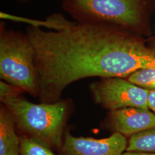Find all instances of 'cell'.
<instances>
[{
  "instance_id": "obj_1",
  "label": "cell",
  "mask_w": 155,
  "mask_h": 155,
  "mask_svg": "<svg viewBox=\"0 0 155 155\" xmlns=\"http://www.w3.org/2000/svg\"><path fill=\"white\" fill-rule=\"evenodd\" d=\"M35 51L39 101L55 103L68 86L89 77L128 78L155 67V51L125 29L106 24L74 22L61 31L29 26Z\"/></svg>"
},
{
  "instance_id": "obj_2",
  "label": "cell",
  "mask_w": 155,
  "mask_h": 155,
  "mask_svg": "<svg viewBox=\"0 0 155 155\" xmlns=\"http://www.w3.org/2000/svg\"><path fill=\"white\" fill-rule=\"evenodd\" d=\"M21 89L0 82V101L10 111L19 136H24L59 150L63 143L67 123L74 111L71 99L52 104H33L21 94Z\"/></svg>"
},
{
  "instance_id": "obj_3",
  "label": "cell",
  "mask_w": 155,
  "mask_h": 155,
  "mask_svg": "<svg viewBox=\"0 0 155 155\" xmlns=\"http://www.w3.org/2000/svg\"><path fill=\"white\" fill-rule=\"evenodd\" d=\"M0 23V78L1 81L38 97L39 84L35 51L27 35L8 29Z\"/></svg>"
},
{
  "instance_id": "obj_4",
  "label": "cell",
  "mask_w": 155,
  "mask_h": 155,
  "mask_svg": "<svg viewBox=\"0 0 155 155\" xmlns=\"http://www.w3.org/2000/svg\"><path fill=\"white\" fill-rule=\"evenodd\" d=\"M145 0H62L63 9L78 23L106 24L123 29L140 27Z\"/></svg>"
},
{
  "instance_id": "obj_5",
  "label": "cell",
  "mask_w": 155,
  "mask_h": 155,
  "mask_svg": "<svg viewBox=\"0 0 155 155\" xmlns=\"http://www.w3.org/2000/svg\"><path fill=\"white\" fill-rule=\"evenodd\" d=\"M94 102L107 110L135 107L149 109L150 91L123 78H105L90 84Z\"/></svg>"
},
{
  "instance_id": "obj_6",
  "label": "cell",
  "mask_w": 155,
  "mask_h": 155,
  "mask_svg": "<svg viewBox=\"0 0 155 155\" xmlns=\"http://www.w3.org/2000/svg\"><path fill=\"white\" fill-rule=\"evenodd\" d=\"M127 137L114 132L110 137L96 139L75 137L66 130L60 155H122L127 150Z\"/></svg>"
},
{
  "instance_id": "obj_7",
  "label": "cell",
  "mask_w": 155,
  "mask_h": 155,
  "mask_svg": "<svg viewBox=\"0 0 155 155\" xmlns=\"http://www.w3.org/2000/svg\"><path fill=\"white\" fill-rule=\"evenodd\" d=\"M107 122L114 133L130 137L155 127V114L150 109L130 107L111 111Z\"/></svg>"
},
{
  "instance_id": "obj_8",
  "label": "cell",
  "mask_w": 155,
  "mask_h": 155,
  "mask_svg": "<svg viewBox=\"0 0 155 155\" xmlns=\"http://www.w3.org/2000/svg\"><path fill=\"white\" fill-rule=\"evenodd\" d=\"M15 120L3 104L0 107V155H20V139Z\"/></svg>"
},
{
  "instance_id": "obj_9",
  "label": "cell",
  "mask_w": 155,
  "mask_h": 155,
  "mask_svg": "<svg viewBox=\"0 0 155 155\" xmlns=\"http://www.w3.org/2000/svg\"><path fill=\"white\" fill-rule=\"evenodd\" d=\"M0 16L1 18H5L16 21H21L27 23L31 27L40 28V27L44 26L48 28H52L55 31L63 30L72 25L74 22L68 20L61 14H54L49 17L47 20L44 21L16 16L6 14L4 12H1Z\"/></svg>"
},
{
  "instance_id": "obj_10",
  "label": "cell",
  "mask_w": 155,
  "mask_h": 155,
  "mask_svg": "<svg viewBox=\"0 0 155 155\" xmlns=\"http://www.w3.org/2000/svg\"><path fill=\"white\" fill-rule=\"evenodd\" d=\"M126 151L155 153V127L131 136Z\"/></svg>"
},
{
  "instance_id": "obj_11",
  "label": "cell",
  "mask_w": 155,
  "mask_h": 155,
  "mask_svg": "<svg viewBox=\"0 0 155 155\" xmlns=\"http://www.w3.org/2000/svg\"><path fill=\"white\" fill-rule=\"evenodd\" d=\"M127 80L142 89L155 90V67L139 69L127 78Z\"/></svg>"
},
{
  "instance_id": "obj_12",
  "label": "cell",
  "mask_w": 155,
  "mask_h": 155,
  "mask_svg": "<svg viewBox=\"0 0 155 155\" xmlns=\"http://www.w3.org/2000/svg\"><path fill=\"white\" fill-rule=\"evenodd\" d=\"M19 136L21 143L20 155H57L45 144L24 136Z\"/></svg>"
},
{
  "instance_id": "obj_13",
  "label": "cell",
  "mask_w": 155,
  "mask_h": 155,
  "mask_svg": "<svg viewBox=\"0 0 155 155\" xmlns=\"http://www.w3.org/2000/svg\"><path fill=\"white\" fill-rule=\"evenodd\" d=\"M148 107L155 114V90H150L148 97Z\"/></svg>"
},
{
  "instance_id": "obj_14",
  "label": "cell",
  "mask_w": 155,
  "mask_h": 155,
  "mask_svg": "<svg viewBox=\"0 0 155 155\" xmlns=\"http://www.w3.org/2000/svg\"><path fill=\"white\" fill-rule=\"evenodd\" d=\"M122 155H155V153L148 152H136V151H126Z\"/></svg>"
},
{
  "instance_id": "obj_15",
  "label": "cell",
  "mask_w": 155,
  "mask_h": 155,
  "mask_svg": "<svg viewBox=\"0 0 155 155\" xmlns=\"http://www.w3.org/2000/svg\"><path fill=\"white\" fill-rule=\"evenodd\" d=\"M17 1H18V2H20L24 3V2H27L29 1L30 0H17Z\"/></svg>"
},
{
  "instance_id": "obj_16",
  "label": "cell",
  "mask_w": 155,
  "mask_h": 155,
  "mask_svg": "<svg viewBox=\"0 0 155 155\" xmlns=\"http://www.w3.org/2000/svg\"></svg>"
}]
</instances>
